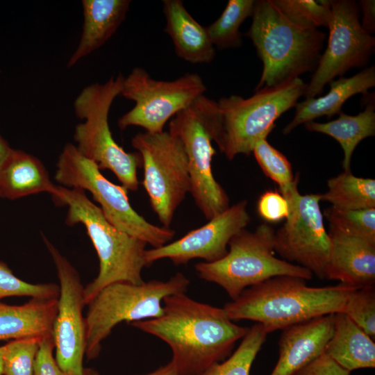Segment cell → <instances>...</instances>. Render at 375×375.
<instances>
[{
    "instance_id": "8992f818",
    "label": "cell",
    "mask_w": 375,
    "mask_h": 375,
    "mask_svg": "<svg viewBox=\"0 0 375 375\" xmlns=\"http://www.w3.org/2000/svg\"><path fill=\"white\" fill-rule=\"evenodd\" d=\"M124 79L119 74L103 83H94L81 90L74 100V110L83 122L75 126L74 140L77 150L100 170H110L123 186L135 191L142 157L138 151H125L114 140L108 124L110 107L121 94Z\"/></svg>"
},
{
    "instance_id": "603a6c76",
    "label": "cell",
    "mask_w": 375,
    "mask_h": 375,
    "mask_svg": "<svg viewBox=\"0 0 375 375\" xmlns=\"http://www.w3.org/2000/svg\"><path fill=\"white\" fill-rule=\"evenodd\" d=\"M56 185L42 162L32 154L12 149L0 169V197L16 199L47 192L53 195Z\"/></svg>"
},
{
    "instance_id": "484cf974",
    "label": "cell",
    "mask_w": 375,
    "mask_h": 375,
    "mask_svg": "<svg viewBox=\"0 0 375 375\" xmlns=\"http://www.w3.org/2000/svg\"><path fill=\"white\" fill-rule=\"evenodd\" d=\"M321 201L340 210H362L375 208V180L343 172L327 181V191Z\"/></svg>"
},
{
    "instance_id": "836d02e7",
    "label": "cell",
    "mask_w": 375,
    "mask_h": 375,
    "mask_svg": "<svg viewBox=\"0 0 375 375\" xmlns=\"http://www.w3.org/2000/svg\"><path fill=\"white\" fill-rule=\"evenodd\" d=\"M342 312L347 315L372 339L375 338V287L356 289L347 299Z\"/></svg>"
},
{
    "instance_id": "f1b7e54d",
    "label": "cell",
    "mask_w": 375,
    "mask_h": 375,
    "mask_svg": "<svg viewBox=\"0 0 375 375\" xmlns=\"http://www.w3.org/2000/svg\"><path fill=\"white\" fill-rule=\"evenodd\" d=\"M329 0H272L292 22L304 28H328L331 16Z\"/></svg>"
},
{
    "instance_id": "ab89813d",
    "label": "cell",
    "mask_w": 375,
    "mask_h": 375,
    "mask_svg": "<svg viewBox=\"0 0 375 375\" xmlns=\"http://www.w3.org/2000/svg\"><path fill=\"white\" fill-rule=\"evenodd\" d=\"M13 149L0 135V169Z\"/></svg>"
},
{
    "instance_id": "7a4b0ae2",
    "label": "cell",
    "mask_w": 375,
    "mask_h": 375,
    "mask_svg": "<svg viewBox=\"0 0 375 375\" xmlns=\"http://www.w3.org/2000/svg\"><path fill=\"white\" fill-rule=\"evenodd\" d=\"M356 289L342 283L310 287L301 278L277 276L245 289L223 308L231 320L256 322L269 333L342 312Z\"/></svg>"
},
{
    "instance_id": "8d00e7d4",
    "label": "cell",
    "mask_w": 375,
    "mask_h": 375,
    "mask_svg": "<svg viewBox=\"0 0 375 375\" xmlns=\"http://www.w3.org/2000/svg\"><path fill=\"white\" fill-rule=\"evenodd\" d=\"M351 372L323 353L294 375H350Z\"/></svg>"
},
{
    "instance_id": "60d3db41",
    "label": "cell",
    "mask_w": 375,
    "mask_h": 375,
    "mask_svg": "<svg viewBox=\"0 0 375 375\" xmlns=\"http://www.w3.org/2000/svg\"><path fill=\"white\" fill-rule=\"evenodd\" d=\"M81 375H99V373L93 369L84 368Z\"/></svg>"
},
{
    "instance_id": "f35d334b",
    "label": "cell",
    "mask_w": 375,
    "mask_h": 375,
    "mask_svg": "<svg viewBox=\"0 0 375 375\" xmlns=\"http://www.w3.org/2000/svg\"><path fill=\"white\" fill-rule=\"evenodd\" d=\"M142 375H178L174 362L170 360L167 364L160 366L156 370Z\"/></svg>"
},
{
    "instance_id": "74e56055",
    "label": "cell",
    "mask_w": 375,
    "mask_h": 375,
    "mask_svg": "<svg viewBox=\"0 0 375 375\" xmlns=\"http://www.w3.org/2000/svg\"><path fill=\"white\" fill-rule=\"evenodd\" d=\"M358 5L362 12L360 25L365 32L372 35L375 32V1L361 0Z\"/></svg>"
},
{
    "instance_id": "f546056e",
    "label": "cell",
    "mask_w": 375,
    "mask_h": 375,
    "mask_svg": "<svg viewBox=\"0 0 375 375\" xmlns=\"http://www.w3.org/2000/svg\"><path fill=\"white\" fill-rule=\"evenodd\" d=\"M252 153L265 174L278 185L282 195H285L299 181V174L294 176L288 158L272 146L267 138L260 140Z\"/></svg>"
},
{
    "instance_id": "ffe728a7",
    "label": "cell",
    "mask_w": 375,
    "mask_h": 375,
    "mask_svg": "<svg viewBox=\"0 0 375 375\" xmlns=\"http://www.w3.org/2000/svg\"><path fill=\"white\" fill-rule=\"evenodd\" d=\"M83 24L76 49L67 63L68 68L102 47L126 18L130 0H83Z\"/></svg>"
},
{
    "instance_id": "2e32d148",
    "label": "cell",
    "mask_w": 375,
    "mask_h": 375,
    "mask_svg": "<svg viewBox=\"0 0 375 375\" xmlns=\"http://www.w3.org/2000/svg\"><path fill=\"white\" fill-rule=\"evenodd\" d=\"M247 206L246 200L240 201L178 240L146 249L144 258L149 267L163 258L169 259L175 265H185L195 258L206 262L220 260L228 253L231 239L251 222Z\"/></svg>"
},
{
    "instance_id": "d6a6232c",
    "label": "cell",
    "mask_w": 375,
    "mask_h": 375,
    "mask_svg": "<svg viewBox=\"0 0 375 375\" xmlns=\"http://www.w3.org/2000/svg\"><path fill=\"white\" fill-rule=\"evenodd\" d=\"M59 294L58 285L24 281L17 277L5 262L0 261V299L7 297L58 299Z\"/></svg>"
},
{
    "instance_id": "3957f363",
    "label": "cell",
    "mask_w": 375,
    "mask_h": 375,
    "mask_svg": "<svg viewBox=\"0 0 375 375\" xmlns=\"http://www.w3.org/2000/svg\"><path fill=\"white\" fill-rule=\"evenodd\" d=\"M58 205L67 207L65 223L81 224L97 251L99 270L97 277L83 290L88 305L104 287L116 282L140 284L142 271L149 267L144 252L147 244L116 228L105 217L99 206L93 203L79 188L57 185L51 195Z\"/></svg>"
},
{
    "instance_id": "30bf717a",
    "label": "cell",
    "mask_w": 375,
    "mask_h": 375,
    "mask_svg": "<svg viewBox=\"0 0 375 375\" xmlns=\"http://www.w3.org/2000/svg\"><path fill=\"white\" fill-rule=\"evenodd\" d=\"M307 84L300 78L270 88H262L243 98L238 95L221 97L217 101L223 135L220 151L232 160L239 154L249 155L256 144L267 138L275 121L295 107L304 95Z\"/></svg>"
},
{
    "instance_id": "9a60e30c",
    "label": "cell",
    "mask_w": 375,
    "mask_h": 375,
    "mask_svg": "<svg viewBox=\"0 0 375 375\" xmlns=\"http://www.w3.org/2000/svg\"><path fill=\"white\" fill-rule=\"evenodd\" d=\"M54 262L59 280L60 294L52 338L58 366L69 375H81L84 369L86 348L85 319L83 309L84 287L75 267L42 235Z\"/></svg>"
},
{
    "instance_id": "8fae6325",
    "label": "cell",
    "mask_w": 375,
    "mask_h": 375,
    "mask_svg": "<svg viewBox=\"0 0 375 375\" xmlns=\"http://www.w3.org/2000/svg\"><path fill=\"white\" fill-rule=\"evenodd\" d=\"M131 144L142 157V185L162 226L169 228L178 207L190 192L187 156L181 141L169 131L136 134Z\"/></svg>"
},
{
    "instance_id": "ba28073f",
    "label": "cell",
    "mask_w": 375,
    "mask_h": 375,
    "mask_svg": "<svg viewBox=\"0 0 375 375\" xmlns=\"http://www.w3.org/2000/svg\"><path fill=\"white\" fill-rule=\"evenodd\" d=\"M274 234V228L265 223L253 231L241 230L229 241L225 256L195 265L198 276L219 285L232 300L245 289L274 276L310 280L313 274L308 269L275 257Z\"/></svg>"
},
{
    "instance_id": "b9f144b4",
    "label": "cell",
    "mask_w": 375,
    "mask_h": 375,
    "mask_svg": "<svg viewBox=\"0 0 375 375\" xmlns=\"http://www.w3.org/2000/svg\"><path fill=\"white\" fill-rule=\"evenodd\" d=\"M3 346L0 347V375H3Z\"/></svg>"
},
{
    "instance_id": "d6986e66",
    "label": "cell",
    "mask_w": 375,
    "mask_h": 375,
    "mask_svg": "<svg viewBox=\"0 0 375 375\" xmlns=\"http://www.w3.org/2000/svg\"><path fill=\"white\" fill-rule=\"evenodd\" d=\"M162 8L164 31L172 39L176 54L192 64L211 62L216 53L206 27L192 17L181 0H164Z\"/></svg>"
},
{
    "instance_id": "5b68a950",
    "label": "cell",
    "mask_w": 375,
    "mask_h": 375,
    "mask_svg": "<svg viewBox=\"0 0 375 375\" xmlns=\"http://www.w3.org/2000/svg\"><path fill=\"white\" fill-rule=\"evenodd\" d=\"M169 132L182 142L188 162L190 194L204 217L210 219L229 207V198L212 174L216 153L212 142L219 147L223 129L217 102L204 94L172 118Z\"/></svg>"
},
{
    "instance_id": "277c9868",
    "label": "cell",
    "mask_w": 375,
    "mask_h": 375,
    "mask_svg": "<svg viewBox=\"0 0 375 375\" xmlns=\"http://www.w3.org/2000/svg\"><path fill=\"white\" fill-rule=\"evenodd\" d=\"M251 17V25L244 35L251 40L263 64L256 91L315 70L325 33L292 22L272 0L256 1Z\"/></svg>"
},
{
    "instance_id": "4316f807",
    "label": "cell",
    "mask_w": 375,
    "mask_h": 375,
    "mask_svg": "<svg viewBox=\"0 0 375 375\" xmlns=\"http://www.w3.org/2000/svg\"><path fill=\"white\" fill-rule=\"evenodd\" d=\"M255 3V0H229L220 17L206 26L215 49H233L242 45L240 27L252 16Z\"/></svg>"
},
{
    "instance_id": "5bb4252c",
    "label": "cell",
    "mask_w": 375,
    "mask_h": 375,
    "mask_svg": "<svg viewBox=\"0 0 375 375\" xmlns=\"http://www.w3.org/2000/svg\"><path fill=\"white\" fill-rule=\"evenodd\" d=\"M331 4L328 44L307 84L306 99L321 94L327 83L349 69L367 65L374 50L375 38L362 28L358 3L332 0Z\"/></svg>"
},
{
    "instance_id": "e0dca14e",
    "label": "cell",
    "mask_w": 375,
    "mask_h": 375,
    "mask_svg": "<svg viewBox=\"0 0 375 375\" xmlns=\"http://www.w3.org/2000/svg\"><path fill=\"white\" fill-rule=\"evenodd\" d=\"M330 256L325 278L356 288L374 285L375 242L329 226Z\"/></svg>"
},
{
    "instance_id": "7402d4cb",
    "label": "cell",
    "mask_w": 375,
    "mask_h": 375,
    "mask_svg": "<svg viewBox=\"0 0 375 375\" xmlns=\"http://www.w3.org/2000/svg\"><path fill=\"white\" fill-rule=\"evenodd\" d=\"M58 299L31 298L22 305L0 301V340L52 337Z\"/></svg>"
},
{
    "instance_id": "4fadbf2b",
    "label": "cell",
    "mask_w": 375,
    "mask_h": 375,
    "mask_svg": "<svg viewBox=\"0 0 375 375\" xmlns=\"http://www.w3.org/2000/svg\"><path fill=\"white\" fill-rule=\"evenodd\" d=\"M296 182L283 197L290 215L274 234V251L287 262L325 278L331 242L321 211V194L301 195Z\"/></svg>"
},
{
    "instance_id": "cb8c5ba5",
    "label": "cell",
    "mask_w": 375,
    "mask_h": 375,
    "mask_svg": "<svg viewBox=\"0 0 375 375\" xmlns=\"http://www.w3.org/2000/svg\"><path fill=\"white\" fill-rule=\"evenodd\" d=\"M324 353L350 372L375 367L374 340L342 312L334 314L333 334Z\"/></svg>"
},
{
    "instance_id": "e575fe53",
    "label": "cell",
    "mask_w": 375,
    "mask_h": 375,
    "mask_svg": "<svg viewBox=\"0 0 375 375\" xmlns=\"http://www.w3.org/2000/svg\"><path fill=\"white\" fill-rule=\"evenodd\" d=\"M257 210L259 215L269 222H276L287 219L290 215L288 200L278 192L269 190L260 197Z\"/></svg>"
},
{
    "instance_id": "4dcf8cb0",
    "label": "cell",
    "mask_w": 375,
    "mask_h": 375,
    "mask_svg": "<svg viewBox=\"0 0 375 375\" xmlns=\"http://www.w3.org/2000/svg\"><path fill=\"white\" fill-rule=\"evenodd\" d=\"M324 215L330 225L375 242V208L340 210L331 206Z\"/></svg>"
},
{
    "instance_id": "ac0fdd59",
    "label": "cell",
    "mask_w": 375,
    "mask_h": 375,
    "mask_svg": "<svg viewBox=\"0 0 375 375\" xmlns=\"http://www.w3.org/2000/svg\"><path fill=\"white\" fill-rule=\"evenodd\" d=\"M334 314L302 322L283 329L279 358L270 375H294L324 352L333 331Z\"/></svg>"
},
{
    "instance_id": "6da1fadb",
    "label": "cell",
    "mask_w": 375,
    "mask_h": 375,
    "mask_svg": "<svg viewBox=\"0 0 375 375\" xmlns=\"http://www.w3.org/2000/svg\"><path fill=\"white\" fill-rule=\"evenodd\" d=\"M161 316L130 325L164 341L178 375H199L224 360L249 330L229 319L224 308L179 293L166 297Z\"/></svg>"
},
{
    "instance_id": "83f0119b",
    "label": "cell",
    "mask_w": 375,
    "mask_h": 375,
    "mask_svg": "<svg viewBox=\"0 0 375 375\" xmlns=\"http://www.w3.org/2000/svg\"><path fill=\"white\" fill-rule=\"evenodd\" d=\"M267 335L263 326L256 323L249 328L237 349L227 359L211 365L199 375H249Z\"/></svg>"
},
{
    "instance_id": "d4e9b609",
    "label": "cell",
    "mask_w": 375,
    "mask_h": 375,
    "mask_svg": "<svg viewBox=\"0 0 375 375\" xmlns=\"http://www.w3.org/2000/svg\"><path fill=\"white\" fill-rule=\"evenodd\" d=\"M374 97L366 103L365 110L356 115L341 112L338 118L327 123L311 121L304 124L307 131L326 134L338 142L343 150L344 172L351 171V157L358 144L362 140L375 135Z\"/></svg>"
},
{
    "instance_id": "52a82bcc",
    "label": "cell",
    "mask_w": 375,
    "mask_h": 375,
    "mask_svg": "<svg viewBox=\"0 0 375 375\" xmlns=\"http://www.w3.org/2000/svg\"><path fill=\"white\" fill-rule=\"evenodd\" d=\"M190 283L185 274L178 272L165 281L151 280L140 284L116 282L104 287L87 305L85 356L88 360L97 358L101 342L118 324L161 316L163 299L185 293Z\"/></svg>"
},
{
    "instance_id": "7c38bea8",
    "label": "cell",
    "mask_w": 375,
    "mask_h": 375,
    "mask_svg": "<svg viewBox=\"0 0 375 375\" xmlns=\"http://www.w3.org/2000/svg\"><path fill=\"white\" fill-rule=\"evenodd\" d=\"M206 86L199 74L186 73L172 81L153 79L142 67L124 77L120 95L135 106L118 120L124 130L140 126L151 133L164 131L165 124L203 95Z\"/></svg>"
},
{
    "instance_id": "1f68e13d",
    "label": "cell",
    "mask_w": 375,
    "mask_h": 375,
    "mask_svg": "<svg viewBox=\"0 0 375 375\" xmlns=\"http://www.w3.org/2000/svg\"><path fill=\"white\" fill-rule=\"evenodd\" d=\"M42 340H12L3 345V375H34L35 358Z\"/></svg>"
},
{
    "instance_id": "44dd1931",
    "label": "cell",
    "mask_w": 375,
    "mask_h": 375,
    "mask_svg": "<svg viewBox=\"0 0 375 375\" xmlns=\"http://www.w3.org/2000/svg\"><path fill=\"white\" fill-rule=\"evenodd\" d=\"M329 84L331 89L326 95L308 98L297 103L293 119L283 130L284 135L289 134L299 125L319 117L331 118L342 112V105L349 98L359 93L367 94L375 85V67H365L351 77L342 76Z\"/></svg>"
},
{
    "instance_id": "d590c367",
    "label": "cell",
    "mask_w": 375,
    "mask_h": 375,
    "mask_svg": "<svg viewBox=\"0 0 375 375\" xmlns=\"http://www.w3.org/2000/svg\"><path fill=\"white\" fill-rule=\"evenodd\" d=\"M54 349L52 337L40 341L35 361L34 375H69L58 366L53 356Z\"/></svg>"
},
{
    "instance_id": "9c48e42d",
    "label": "cell",
    "mask_w": 375,
    "mask_h": 375,
    "mask_svg": "<svg viewBox=\"0 0 375 375\" xmlns=\"http://www.w3.org/2000/svg\"><path fill=\"white\" fill-rule=\"evenodd\" d=\"M55 179L65 188L90 192L109 222L153 248L169 243L175 235L170 228L154 225L139 215L129 202L128 190L108 180L97 164L71 143L63 147L58 156Z\"/></svg>"
}]
</instances>
